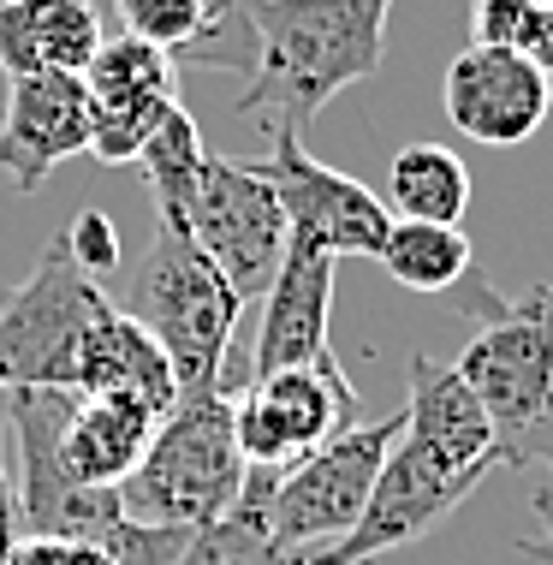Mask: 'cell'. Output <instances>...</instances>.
<instances>
[{"label": "cell", "mask_w": 553, "mask_h": 565, "mask_svg": "<svg viewBox=\"0 0 553 565\" xmlns=\"http://www.w3.org/2000/svg\"><path fill=\"white\" fill-rule=\"evenodd\" d=\"M256 24V72L233 114L298 131L340 89L363 84L387 60L393 0H244Z\"/></svg>", "instance_id": "cell-1"}, {"label": "cell", "mask_w": 553, "mask_h": 565, "mask_svg": "<svg viewBox=\"0 0 553 565\" xmlns=\"http://www.w3.org/2000/svg\"><path fill=\"white\" fill-rule=\"evenodd\" d=\"M476 310L482 328L453 370L482 405L500 465L553 477V286H530L518 298L476 292Z\"/></svg>", "instance_id": "cell-2"}, {"label": "cell", "mask_w": 553, "mask_h": 565, "mask_svg": "<svg viewBox=\"0 0 553 565\" xmlns=\"http://www.w3.org/2000/svg\"><path fill=\"white\" fill-rule=\"evenodd\" d=\"M233 405L238 387H196L179 393L173 411L156 423L143 458L126 482L114 488L119 507L137 524H161V530H203L214 518H226L244 494V465L238 452V429H233Z\"/></svg>", "instance_id": "cell-3"}, {"label": "cell", "mask_w": 553, "mask_h": 565, "mask_svg": "<svg viewBox=\"0 0 553 565\" xmlns=\"http://www.w3.org/2000/svg\"><path fill=\"white\" fill-rule=\"evenodd\" d=\"M119 310L161 345L179 393L221 387L226 381V358H233V328H238L244 298L191 244V233L156 221V238H149L143 263L131 268Z\"/></svg>", "instance_id": "cell-4"}, {"label": "cell", "mask_w": 553, "mask_h": 565, "mask_svg": "<svg viewBox=\"0 0 553 565\" xmlns=\"http://www.w3.org/2000/svg\"><path fill=\"white\" fill-rule=\"evenodd\" d=\"M398 429H405V417L351 423L345 435L304 452L291 470H251L233 512L256 518L280 547H333L363 518L369 488L387 465Z\"/></svg>", "instance_id": "cell-5"}, {"label": "cell", "mask_w": 553, "mask_h": 565, "mask_svg": "<svg viewBox=\"0 0 553 565\" xmlns=\"http://www.w3.org/2000/svg\"><path fill=\"white\" fill-rule=\"evenodd\" d=\"M107 286L72 263L66 233L49 238L42 263L30 268L24 286H12L7 310H0V393L19 387H60L72 393V370L89 322L107 310Z\"/></svg>", "instance_id": "cell-6"}, {"label": "cell", "mask_w": 553, "mask_h": 565, "mask_svg": "<svg viewBox=\"0 0 553 565\" xmlns=\"http://www.w3.org/2000/svg\"><path fill=\"white\" fill-rule=\"evenodd\" d=\"M358 387L340 370V358H316V363H291L274 375L238 381V405H233V429L238 452L251 470H291L304 452H316L321 440L345 435L358 423Z\"/></svg>", "instance_id": "cell-7"}, {"label": "cell", "mask_w": 553, "mask_h": 565, "mask_svg": "<svg viewBox=\"0 0 553 565\" xmlns=\"http://www.w3.org/2000/svg\"><path fill=\"white\" fill-rule=\"evenodd\" d=\"M482 477H488L482 465H458V458H447L440 447L411 440L398 429L387 465H381L375 488H369L363 518L328 547V559L333 565H375L381 554H393V547L423 542L428 530H440L476 488H482Z\"/></svg>", "instance_id": "cell-8"}, {"label": "cell", "mask_w": 553, "mask_h": 565, "mask_svg": "<svg viewBox=\"0 0 553 565\" xmlns=\"http://www.w3.org/2000/svg\"><path fill=\"white\" fill-rule=\"evenodd\" d=\"M184 233L233 280L238 298H263L286 256V215L268 173L256 161L233 156H203V179H196Z\"/></svg>", "instance_id": "cell-9"}, {"label": "cell", "mask_w": 553, "mask_h": 565, "mask_svg": "<svg viewBox=\"0 0 553 565\" xmlns=\"http://www.w3.org/2000/svg\"><path fill=\"white\" fill-rule=\"evenodd\" d=\"M268 131H274L268 161H256V167L268 173L274 196H280L286 244H310V250L333 256V263L340 256H375L393 226V209L369 185L345 179L340 167L316 161L298 131H280V126H268Z\"/></svg>", "instance_id": "cell-10"}, {"label": "cell", "mask_w": 553, "mask_h": 565, "mask_svg": "<svg viewBox=\"0 0 553 565\" xmlns=\"http://www.w3.org/2000/svg\"><path fill=\"white\" fill-rule=\"evenodd\" d=\"M89 102H96V131H89V156L119 167L137 161L143 143L156 137L167 108H179V66L167 60L156 42L137 36H102L96 60L84 66Z\"/></svg>", "instance_id": "cell-11"}, {"label": "cell", "mask_w": 553, "mask_h": 565, "mask_svg": "<svg viewBox=\"0 0 553 565\" xmlns=\"http://www.w3.org/2000/svg\"><path fill=\"white\" fill-rule=\"evenodd\" d=\"M440 102H447L453 131H465L470 143L512 149V143H530V137L547 126L553 78L542 66H530L524 54H512V49L470 42L465 54H453Z\"/></svg>", "instance_id": "cell-12"}, {"label": "cell", "mask_w": 553, "mask_h": 565, "mask_svg": "<svg viewBox=\"0 0 553 565\" xmlns=\"http://www.w3.org/2000/svg\"><path fill=\"white\" fill-rule=\"evenodd\" d=\"M96 102L78 72H24L0 108V173L12 191H36L60 161L84 156Z\"/></svg>", "instance_id": "cell-13"}, {"label": "cell", "mask_w": 553, "mask_h": 565, "mask_svg": "<svg viewBox=\"0 0 553 565\" xmlns=\"http://www.w3.org/2000/svg\"><path fill=\"white\" fill-rule=\"evenodd\" d=\"M126 36L156 42L173 66L196 72H256V24L244 0H114Z\"/></svg>", "instance_id": "cell-14"}, {"label": "cell", "mask_w": 553, "mask_h": 565, "mask_svg": "<svg viewBox=\"0 0 553 565\" xmlns=\"http://www.w3.org/2000/svg\"><path fill=\"white\" fill-rule=\"evenodd\" d=\"M328 316H333V256L310 250V244H286L280 268H274L263 292V328H256L251 375H274V370H291V363L328 358L333 351Z\"/></svg>", "instance_id": "cell-15"}, {"label": "cell", "mask_w": 553, "mask_h": 565, "mask_svg": "<svg viewBox=\"0 0 553 565\" xmlns=\"http://www.w3.org/2000/svg\"><path fill=\"white\" fill-rule=\"evenodd\" d=\"M72 393H78V399H126L137 411H149V417H167L179 399V381L167 370L161 345L149 340L119 303H107L84 333L78 370H72Z\"/></svg>", "instance_id": "cell-16"}, {"label": "cell", "mask_w": 553, "mask_h": 565, "mask_svg": "<svg viewBox=\"0 0 553 565\" xmlns=\"http://www.w3.org/2000/svg\"><path fill=\"white\" fill-rule=\"evenodd\" d=\"M161 417L137 411L126 399H78L72 393L66 417L54 429V465L66 482L78 488H119L137 470L149 435H156Z\"/></svg>", "instance_id": "cell-17"}, {"label": "cell", "mask_w": 553, "mask_h": 565, "mask_svg": "<svg viewBox=\"0 0 553 565\" xmlns=\"http://www.w3.org/2000/svg\"><path fill=\"white\" fill-rule=\"evenodd\" d=\"M102 12L89 0H7L0 7V66L24 72H78L102 49Z\"/></svg>", "instance_id": "cell-18"}, {"label": "cell", "mask_w": 553, "mask_h": 565, "mask_svg": "<svg viewBox=\"0 0 553 565\" xmlns=\"http://www.w3.org/2000/svg\"><path fill=\"white\" fill-rule=\"evenodd\" d=\"M398 417H405V435L411 440H428V447H440L447 458H458V465H482V470L500 465L494 429H488L476 393L465 387V375H458L453 363H435L428 351L411 358L405 411H398Z\"/></svg>", "instance_id": "cell-19"}, {"label": "cell", "mask_w": 553, "mask_h": 565, "mask_svg": "<svg viewBox=\"0 0 553 565\" xmlns=\"http://www.w3.org/2000/svg\"><path fill=\"white\" fill-rule=\"evenodd\" d=\"M387 203L398 221L458 226L470 209V167L447 143H405L387 167Z\"/></svg>", "instance_id": "cell-20"}, {"label": "cell", "mask_w": 553, "mask_h": 565, "mask_svg": "<svg viewBox=\"0 0 553 565\" xmlns=\"http://www.w3.org/2000/svg\"><path fill=\"white\" fill-rule=\"evenodd\" d=\"M375 263L393 274L405 292H458L476 268V250L465 226H435V221H393L381 238Z\"/></svg>", "instance_id": "cell-21"}, {"label": "cell", "mask_w": 553, "mask_h": 565, "mask_svg": "<svg viewBox=\"0 0 553 565\" xmlns=\"http://www.w3.org/2000/svg\"><path fill=\"white\" fill-rule=\"evenodd\" d=\"M203 131H196V119L184 108H167V119L156 126V137L143 143V156H137V167H143V185L149 196H156V221L161 226H179L191 221V196H196V179H203Z\"/></svg>", "instance_id": "cell-22"}, {"label": "cell", "mask_w": 553, "mask_h": 565, "mask_svg": "<svg viewBox=\"0 0 553 565\" xmlns=\"http://www.w3.org/2000/svg\"><path fill=\"white\" fill-rule=\"evenodd\" d=\"M173 565H333V559L328 547H280L256 518L226 512L214 524L191 530V542H184Z\"/></svg>", "instance_id": "cell-23"}, {"label": "cell", "mask_w": 553, "mask_h": 565, "mask_svg": "<svg viewBox=\"0 0 553 565\" xmlns=\"http://www.w3.org/2000/svg\"><path fill=\"white\" fill-rule=\"evenodd\" d=\"M470 36L524 54L553 78V0H470Z\"/></svg>", "instance_id": "cell-24"}, {"label": "cell", "mask_w": 553, "mask_h": 565, "mask_svg": "<svg viewBox=\"0 0 553 565\" xmlns=\"http://www.w3.org/2000/svg\"><path fill=\"white\" fill-rule=\"evenodd\" d=\"M66 250H72V263H78L89 280H107V274L119 268V233H114V221H107L102 209H84V215L66 226Z\"/></svg>", "instance_id": "cell-25"}, {"label": "cell", "mask_w": 553, "mask_h": 565, "mask_svg": "<svg viewBox=\"0 0 553 565\" xmlns=\"http://www.w3.org/2000/svg\"><path fill=\"white\" fill-rule=\"evenodd\" d=\"M0 565H114V559H107L96 542H78V536H30V530H19V536L7 542V554H0Z\"/></svg>", "instance_id": "cell-26"}, {"label": "cell", "mask_w": 553, "mask_h": 565, "mask_svg": "<svg viewBox=\"0 0 553 565\" xmlns=\"http://www.w3.org/2000/svg\"><path fill=\"white\" fill-rule=\"evenodd\" d=\"M530 512H535V530L518 536V554L535 559V565H553V488H542V494L530 500Z\"/></svg>", "instance_id": "cell-27"}, {"label": "cell", "mask_w": 553, "mask_h": 565, "mask_svg": "<svg viewBox=\"0 0 553 565\" xmlns=\"http://www.w3.org/2000/svg\"><path fill=\"white\" fill-rule=\"evenodd\" d=\"M19 536V518H12V477H7V447H0V554Z\"/></svg>", "instance_id": "cell-28"}, {"label": "cell", "mask_w": 553, "mask_h": 565, "mask_svg": "<svg viewBox=\"0 0 553 565\" xmlns=\"http://www.w3.org/2000/svg\"><path fill=\"white\" fill-rule=\"evenodd\" d=\"M0 447H7V393H0Z\"/></svg>", "instance_id": "cell-29"}, {"label": "cell", "mask_w": 553, "mask_h": 565, "mask_svg": "<svg viewBox=\"0 0 553 565\" xmlns=\"http://www.w3.org/2000/svg\"><path fill=\"white\" fill-rule=\"evenodd\" d=\"M7 298H12V286H0V310H7Z\"/></svg>", "instance_id": "cell-30"}, {"label": "cell", "mask_w": 553, "mask_h": 565, "mask_svg": "<svg viewBox=\"0 0 553 565\" xmlns=\"http://www.w3.org/2000/svg\"><path fill=\"white\" fill-rule=\"evenodd\" d=\"M0 7H7V0H0Z\"/></svg>", "instance_id": "cell-31"}]
</instances>
